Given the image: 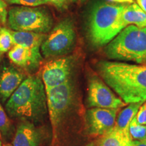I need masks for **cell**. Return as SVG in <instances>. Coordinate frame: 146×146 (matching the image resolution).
I'll return each mask as SVG.
<instances>
[{
    "label": "cell",
    "mask_w": 146,
    "mask_h": 146,
    "mask_svg": "<svg viewBox=\"0 0 146 146\" xmlns=\"http://www.w3.org/2000/svg\"><path fill=\"white\" fill-rule=\"evenodd\" d=\"M8 25L16 31L46 34L52 30L54 21L45 8L14 6L8 10Z\"/></svg>",
    "instance_id": "obj_5"
},
{
    "label": "cell",
    "mask_w": 146,
    "mask_h": 146,
    "mask_svg": "<svg viewBox=\"0 0 146 146\" xmlns=\"http://www.w3.org/2000/svg\"><path fill=\"white\" fill-rule=\"evenodd\" d=\"M50 32L40 47L43 57H61L72 50L76 43V31L70 18L59 22Z\"/></svg>",
    "instance_id": "obj_6"
},
{
    "label": "cell",
    "mask_w": 146,
    "mask_h": 146,
    "mask_svg": "<svg viewBox=\"0 0 146 146\" xmlns=\"http://www.w3.org/2000/svg\"><path fill=\"white\" fill-rule=\"evenodd\" d=\"M87 104L90 108L109 109H120L127 105L102 78L96 76L89 79Z\"/></svg>",
    "instance_id": "obj_9"
},
{
    "label": "cell",
    "mask_w": 146,
    "mask_h": 146,
    "mask_svg": "<svg viewBox=\"0 0 146 146\" xmlns=\"http://www.w3.org/2000/svg\"><path fill=\"white\" fill-rule=\"evenodd\" d=\"M8 2L10 4L21 5L22 6L27 7H37L47 3L46 0H10Z\"/></svg>",
    "instance_id": "obj_21"
},
{
    "label": "cell",
    "mask_w": 146,
    "mask_h": 146,
    "mask_svg": "<svg viewBox=\"0 0 146 146\" xmlns=\"http://www.w3.org/2000/svg\"><path fill=\"white\" fill-rule=\"evenodd\" d=\"M122 21L124 27L135 25L138 27H146V13L136 3L126 5L122 13Z\"/></svg>",
    "instance_id": "obj_14"
},
{
    "label": "cell",
    "mask_w": 146,
    "mask_h": 146,
    "mask_svg": "<svg viewBox=\"0 0 146 146\" xmlns=\"http://www.w3.org/2000/svg\"><path fill=\"white\" fill-rule=\"evenodd\" d=\"M41 134L34 123L23 120L18 126L14 135L12 146H39Z\"/></svg>",
    "instance_id": "obj_13"
},
{
    "label": "cell",
    "mask_w": 146,
    "mask_h": 146,
    "mask_svg": "<svg viewBox=\"0 0 146 146\" xmlns=\"http://www.w3.org/2000/svg\"><path fill=\"white\" fill-rule=\"evenodd\" d=\"M84 1H85V0H70L71 3H80L83 2Z\"/></svg>",
    "instance_id": "obj_29"
},
{
    "label": "cell",
    "mask_w": 146,
    "mask_h": 146,
    "mask_svg": "<svg viewBox=\"0 0 146 146\" xmlns=\"http://www.w3.org/2000/svg\"><path fill=\"white\" fill-rule=\"evenodd\" d=\"M106 57L141 64L146 58V27L129 25L106 45Z\"/></svg>",
    "instance_id": "obj_4"
},
{
    "label": "cell",
    "mask_w": 146,
    "mask_h": 146,
    "mask_svg": "<svg viewBox=\"0 0 146 146\" xmlns=\"http://www.w3.org/2000/svg\"><path fill=\"white\" fill-rule=\"evenodd\" d=\"M11 131L12 123L10 118L0 103V135L3 138H8L11 134Z\"/></svg>",
    "instance_id": "obj_20"
},
{
    "label": "cell",
    "mask_w": 146,
    "mask_h": 146,
    "mask_svg": "<svg viewBox=\"0 0 146 146\" xmlns=\"http://www.w3.org/2000/svg\"><path fill=\"white\" fill-rule=\"evenodd\" d=\"M9 117L35 123L44 119L47 112L45 86L39 76L25 78L5 104Z\"/></svg>",
    "instance_id": "obj_2"
},
{
    "label": "cell",
    "mask_w": 146,
    "mask_h": 146,
    "mask_svg": "<svg viewBox=\"0 0 146 146\" xmlns=\"http://www.w3.org/2000/svg\"><path fill=\"white\" fill-rule=\"evenodd\" d=\"M108 2L114 3H120V4H131L129 0H107Z\"/></svg>",
    "instance_id": "obj_27"
},
{
    "label": "cell",
    "mask_w": 146,
    "mask_h": 146,
    "mask_svg": "<svg viewBox=\"0 0 146 146\" xmlns=\"http://www.w3.org/2000/svg\"><path fill=\"white\" fill-rule=\"evenodd\" d=\"M131 146H146V138L143 139L132 140Z\"/></svg>",
    "instance_id": "obj_25"
},
{
    "label": "cell",
    "mask_w": 146,
    "mask_h": 146,
    "mask_svg": "<svg viewBox=\"0 0 146 146\" xmlns=\"http://www.w3.org/2000/svg\"><path fill=\"white\" fill-rule=\"evenodd\" d=\"M14 45H18L21 46L33 48V47H41L47 35L38 33L34 32L16 31H12Z\"/></svg>",
    "instance_id": "obj_16"
},
{
    "label": "cell",
    "mask_w": 146,
    "mask_h": 146,
    "mask_svg": "<svg viewBox=\"0 0 146 146\" xmlns=\"http://www.w3.org/2000/svg\"><path fill=\"white\" fill-rule=\"evenodd\" d=\"M5 1H10V0H5Z\"/></svg>",
    "instance_id": "obj_33"
},
{
    "label": "cell",
    "mask_w": 146,
    "mask_h": 146,
    "mask_svg": "<svg viewBox=\"0 0 146 146\" xmlns=\"http://www.w3.org/2000/svg\"><path fill=\"white\" fill-rule=\"evenodd\" d=\"M25 78V74L12 65H3L0 68V100L7 102Z\"/></svg>",
    "instance_id": "obj_12"
},
{
    "label": "cell",
    "mask_w": 146,
    "mask_h": 146,
    "mask_svg": "<svg viewBox=\"0 0 146 146\" xmlns=\"http://www.w3.org/2000/svg\"><path fill=\"white\" fill-rule=\"evenodd\" d=\"M125 6L108 1L94 4L87 21L88 38L94 46L106 45L125 29L122 13Z\"/></svg>",
    "instance_id": "obj_3"
},
{
    "label": "cell",
    "mask_w": 146,
    "mask_h": 146,
    "mask_svg": "<svg viewBox=\"0 0 146 146\" xmlns=\"http://www.w3.org/2000/svg\"><path fill=\"white\" fill-rule=\"evenodd\" d=\"M1 57H0V62H1Z\"/></svg>",
    "instance_id": "obj_34"
},
{
    "label": "cell",
    "mask_w": 146,
    "mask_h": 146,
    "mask_svg": "<svg viewBox=\"0 0 146 146\" xmlns=\"http://www.w3.org/2000/svg\"><path fill=\"white\" fill-rule=\"evenodd\" d=\"M3 146H12V144H10V143H6V144H5Z\"/></svg>",
    "instance_id": "obj_31"
},
{
    "label": "cell",
    "mask_w": 146,
    "mask_h": 146,
    "mask_svg": "<svg viewBox=\"0 0 146 146\" xmlns=\"http://www.w3.org/2000/svg\"><path fill=\"white\" fill-rule=\"evenodd\" d=\"M14 45L12 31L0 26V57L8 52Z\"/></svg>",
    "instance_id": "obj_18"
},
{
    "label": "cell",
    "mask_w": 146,
    "mask_h": 146,
    "mask_svg": "<svg viewBox=\"0 0 146 146\" xmlns=\"http://www.w3.org/2000/svg\"><path fill=\"white\" fill-rule=\"evenodd\" d=\"M47 112L52 125L54 139L57 138L60 125L74 100V86L71 80L46 90Z\"/></svg>",
    "instance_id": "obj_7"
},
{
    "label": "cell",
    "mask_w": 146,
    "mask_h": 146,
    "mask_svg": "<svg viewBox=\"0 0 146 146\" xmlns=\"http://www.w3.org/2000/svg\"><path fill=\"white\" fill-rule=\"evenodd\" d=\"M141 64H145V65H146V58H145V60H143V62H141Z\"/></svg>",
    "instance_id": "obj_30"
},
{
    "label": "cell",
    "mask_w": 146,
    "mask_h": 146,
    "mask_svg": "<svg viewBox=\"0 0 146 146\" xmlns=\"http://www.w3.org/2000/svg\"><path fill=\"white\" fill-rule=\"evenodd\" d=\"M9 59L14 64L27 70L39 67L43 60L40 47H29L14 45L8 52Z\"/></svg>",
    "instance_id": "obj_11"
},
{
    "label": "cell",
    "mask_w": 146,
    "mask_h": 146,
    "mask_svg": "<svg viewBox=\"0 0 146 146\" xmlns=\"http://www.w3.org/2000/svg\"><path fill=\"white\" fill-rule=\"evenodd\" d=\"M96 68L102 81L126 104L146 101L145 64L103 60Z\"/></svg>",
    "instance_id": "obj_1"
},
{
    "label": "cell",
    "mask_w": 146,
    "mask_h": 146,
    "mask_svg": "<svg viewBox=\"0 0 146 146\" xmlns=\"http://www.w3.org/2000/svg\"><path fill=\"white\" fill-rule=\"evenodd\" d=\"M8 4L5 0H0V26L5 25L8 19Z\"/></svg>",
    "instance_id": "obj_22"
},
{
    "label": "cell",
    "mask_w": 146,
    "mask_h": 146,
    "mask_svg": "<svg viewBox=\"0 0 146 146\" xmlns=\"http://www.w3.org/2000/svg\"><path fill=\"white\" fill-rule=\"evenodd\" d=\"M136 121L140 125H146V101L139 107L135 116Z\"/></svg>",
    "instance_id": "obj_23"
},
{
    "label": "cell",
    "mask_w": 146,
    "mask_h": 146,
    "mask_svg": "<svg viewBox=\"0 0 146 146\" xmlns=\"http://www.w3.org/2000/svg\"><path fill=\"white\" fill-rule=\"evenodd\" d=\"M136 3L146 13V0H135Z\"/></svg>",
    "instance_id": "obj_26"
},
{
    "label": "cell",
    "mask_w": 146,
    "mask_h": 146,
    "mask_svg": "<svg viewBox=\"0 0 146 146\" xmlns=\"http://www.w3.org/2000/svg\"><path fill=\"white\" fill-rule=\"evenodd\" d=\"M47 3L54 5L59 10H64L68 8L70 0H46Z\"/></svg>",
    "instance_id": "obj_24"
},
{
    "label": "cell",
    "mask_w": 146,
    "mask_h": 146,
    "mask_svg": "<svg viewBox=\"0 0 146 146\" xmlns=\"http://www.w3.org/2000/svg\"><path fill=\"white\" fill-rule=\"evenodd\" d=\"M75 58L72 56H61L49 60L43 65L41 80L45 91L70 80Z\"/></svg>",
    "instance_id": "obj_8"
},
{
    "label": "cell",
    "mask_w": 146,
    "mask_h": 146,
    "mask_svg": "<svg viewBox=\"0 0 146 146\" xmlns=\"http://www.w3.org/2000/svg\"><path fill=\"white\" fill-rule=\"evenodd\" d=\"M143 103L129 104V106L122 110L116 118L115 126L121 130L129 131V127L131 120L136 116L139 108Z\"/></svg>",
    "instance_id": "obj_17"
},
{
    "label": "cell",
    "mask_w": 146,
    "mask_h": 146,
    "mask_svg": "<svg viewBox=\"0 0 146 146\" xmlns=\"http://www.w3.org/2000/svg\"><path fill=\"white\" fill-rule=\"evenodd\" d=\"M131 143L129 131L121 130L116 126L98 140L99 146H131Z\"/></svg>",
    "instance_id": "obj_15"
},
{
    "label": "cell",
    "mask_w": 146,
    "mask_h": 146,
    "mask_svg": "<svg viewBox=\"0 0 146 146\" xmlns=\"http://www.w3.org/2000/svg\"><path fill=\"white\" fill-rule=\"evenodd\" d=\"M129 133L132 140L145 139L146 138V125H140L137 123L135 116L129 125Z\"/></svg>",
    "instance_id": "obj_19"
},
{
    "label": "cell",
    "mask_w": 146,
    "mask_h": 146,
    "mask_svg": "<svg viewBox=\"0 0 146 146\" xmlns=\"http://www.w3.org/2000/svg\"><path fill=\"white\" fill-rule=\"evenodd\" d=\"M119 109L91 108L86 113L87 129L92 135L102 136L115 127Z\"/></svg>",
    "instance_id": "obj_10"
},
{
    "label": "cell",
    "mask_w": 146,
    "mask_h": 146,
    "mask_svg": "<svg viewBox=\"0 0 146 146\" xmlns=\"http://www.w3.org/2000/svg\"><path fill=\"white\" fill-rule=\"evenodd\" d=\"M85 146H99V143H98V141H93V142H91V143H89L86 145Z\"/></svg>",
    "instance_id": "obj_28"
},
{
    "label": "cell",
    "mask_w": 146,
    "mask_h": 146,
    "mask_svg": "<svg viewBox=\"0 0 146 146\" xmlns=\"http://www.w3.org/2000/svg\"><path fill=\"white\" fill-rule=\"evenodd\" d=\"M0 146H3V144H2V142H1V139H0Z\"/></svg>",
    "instance_id": "obj_32"
}]
</instances>
